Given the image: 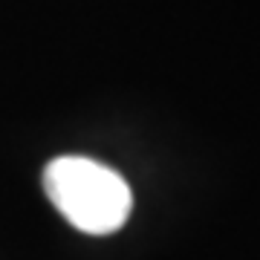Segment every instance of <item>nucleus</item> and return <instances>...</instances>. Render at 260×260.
Listing matches in <instances>:
<instances>
[{"mask_svg":"<svg viewBox=\"0 0 260 260\" xmlns=\"http://www.w3.org/2000/svg\"><path fill=\"white\" fill-rule=\"evenodd\" d=\"M44 188L58 211L87 234L119 232L133 208L124 177L87 156L52 159L44 171Z\"/></svg>","mask_w":260,"mask_h":260,"instance_id":"f257e3e1","label":"nucleus"}]
</instances>
